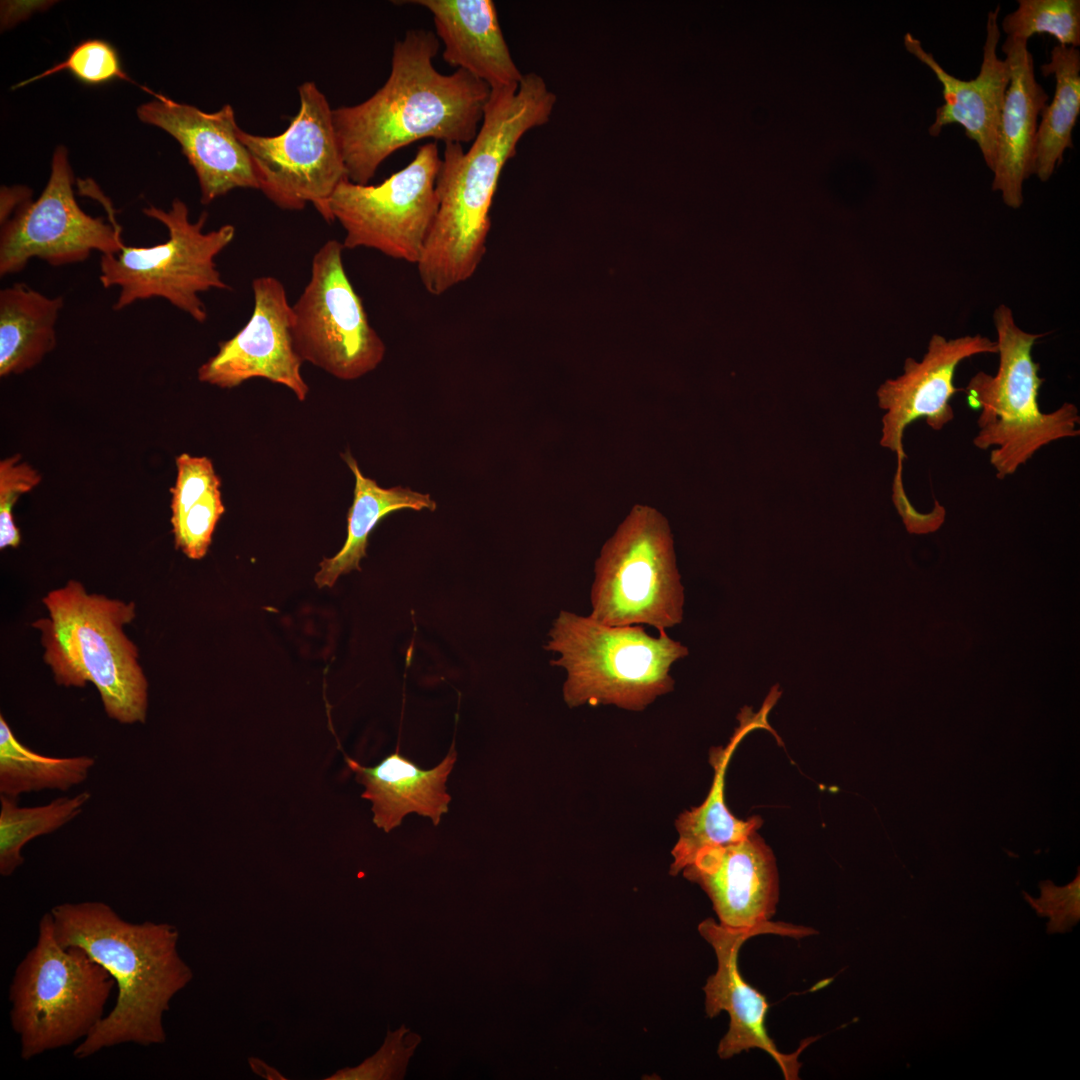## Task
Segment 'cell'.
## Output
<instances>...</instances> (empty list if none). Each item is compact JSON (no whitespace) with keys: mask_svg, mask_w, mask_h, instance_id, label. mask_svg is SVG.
Segmentation results:
<instances>
[{"mask_svg":"<svg viewBox=\"0 0 1080 1080\" xmlns=\"http://www.w3.org/2000/svg\"><path fill=\"white\" fill-rule=\"evenodd\" d=\"M62 296L48 297L24 283L0 291V376L21 374L56 346Z\"/></svg>","mask_w":1080,"mask_h":1080,"instance_id":"cb8c5ba5","label":"cell"},{"mask_svg":"<svg viewBox=\"0 0 1080 1080\" xmlns=\"http://www.w3.org/2000/svg\"><path fill=\"white\" fill-rule=\"evenodd\" d=\"M999 12L998 5L987 15L982 64L979 74L972 80H961L949 74L917 38L910 33L904 37L907 51L925 64L942 85L944 103L936 110L929 134L938 136L947 125H961L966 136L978 145L991 171L995 165L1001 112L1010 81L1008 64L997 54Z\"/></svg>","mask_w":1080,"mask_h":1080,"instance_id":"d6986e66","label":"cell"},{"mask_svg":"<svg viewBox=\"0 0 1080 1080\" xmlns=\"http://www.w3.org/2000/svg\"><path fill=\"white\" fill-rule=\"evenodd\" d=\"M88 791L58 797L48 804L18 806L13 798L0 796V874L12 875L23 862V847L32 839L50 834L76 818L90 800Z\"/></svg>","mask_w":1080,"mask_h":1080,"instance_id":"83f0119b","label":"cell"},{"mask_svg":"<svg viewBox=\"0 0 1080 1080\" xmlns=\"http://www.w3.org/2000/svg\"><path fill=\"white\" fill-rule=\"evenodd\" d=\"M95 759L80 755L49 757L34 752L14 735L0 715V793L15 799L41 790L67 791L84 782Z\"/></svg>","mask_w":1080,"mask_h":1080,"instance_id":"4316f807","label":"cell"},{"mask_svg":"<svg viewBox=\"0 0 1080 1080\" xmlns=\"http://www.w3.org/2000/svg\"><path fill=\"white\" fill-rule=\"evenodd\" d=\"M49 912L58 943L85 950L118 989L114 1007L74 1056L84 1059L123 1043H165L164 1013L193 977L177 950V928L166 922H128L100 901L62 903Z\"/></svg>","mask_w":1080,"mask_h":1080,"instance_id":"3957f363","label":"cell"},{"mask_svg":"<svg viewBox=\"0 0 1080 1080\" xmlns=\"http://www.w3.org/2000/svg\"><path fill=\"white\" fill-rule=\"evenodd\" d=\"M545 646L559 654L550 661L566 670L563 697L569 707L604 704L641 711L673 690L672 665L688 648L641 625L609 626L590 616L562 610Z\"/></svg>","mask_w":1080,"mask_h":1080,"instance_id":"5b68a950","label":"cell"},{"mask_svg":"<svg viewBox=\"0 0 1080 1080\" xmlns=\"http://www.w3.org/2000/svg\"><path fill=\"white\" fill-rule=\"evenodd\" d=\"M252 290L254 308L249 321L219 343L217 353L199 367L198 379L230 389L250 378H265L286 386L303 401L309 387L294 346L293 309L285 287L275 277L262 276L253 280Z\"/></svg>","mask_w":1080,"mask_h":1080,"instance_id":"2e32d148","label":"cell"},{"mask_svg":"<svg viewBox=\"0 0 1080 1080\" xmlns=\"http://www.w3.org/2000/svg\"><path fill=\"white\" fill-rule=\"evenodd\" d=\"M110 973L80 947L61 946L50 912L9 988L10 1022L20 1055L30 1060L86 1038L104 1017L114 988Z\"/></svg>","mask_w":1080,"mask_h":1080,"instance_id":"52a82bcc","label":"cell"},{"mask_svg":"<svg viewBox=\"0 0 1080 1080\" xmlns=\"http://www.w3.org/2000/svg\"><path fill=\"white\" fill-rule=\"evenodd\" d=\"M772 708L773 704L767 700L756 713L750 707H744L738 715L739 727L726 747L711 750L710 763L715 771L713 783L704 802L684 811L676 820L679 839L672 850L674 861L670 874L677 875L693 862L702 849L738 842L762 825L763 820L759 816L742 820L732 815L724 800V780L729 760L746 734L761 728L776 734L768 723V714Z\"/></svg>","mask_w":1080,"mask_h":1080,"instance_id":"603a6c76","label":"cell"},{"mask_svg":"<svg viewBox=\"0 0 1080 1080\" xmlns=\"http://www.w3.org/2000/svg\"><path fill=\"white\" fill-rule=\"evenodd\" d=\"M345 759L356 781L365 787L361 797L372 803L374 824L386 833L400 826L410 813L428 817L437 826L448 812L451 796L446 782L457 759L454 745L431 769L420 768L398 749L374 767Z\"/></svg>","mask_w":1080,"mask_h":1080,"instance_id":"7402d4cb","label":"cell"},{"mask_svg":"<svg viewBox=\"0 0 1080 1080\" xmlns=\"http://www.w3.org/2000/svg\"><path fill=\"white\" fill-rule=\"evenodd\" d=\"M437 142L421 145L412 161L377 185L343 180L329 201L331 220L345 231L343 247L375 249L417 264L438 210Z\"/></svg>","mask_w":1080,"mask_h":1080,"instance_id":"30bf717a","label":"cell"},{"mask_svg":"<svg viewBox=\"0 0 1080 1080\" xmlns=\"http://www.w3.org/2000/svg\"><path fill=\"white\" fill-rule=\"evenodd\" d=\"M555 94L536 73L518 86L490 91L471 146L444 144L436 181L438 210L417 268L426 291L440 296L470 279L486 251L490 209L501 172L530 129L546 124Z\"/></svg>","mask_w":1080,"mask_h":1080,"instance_id":"6da1fadb","label":"cell"},{"mask_svg":"<svg viewBox=\"0 0 1080 1080\" xmlns=\"http://www.w3.org/2000/svg\"><path fill=\"white\" fill-rule=\"evenodd\" d=\"M48 618L33 623L41 632L43 659L65 687L92 683L108 717L121 724L144 723L148 681L138 650L123 627L135 617L134 602L89 594L78 581L50 591Z\"/></svg>","mask_w":1080,"mask_h":1080,"instance_id":"277c9868","label":"cell"},{"mask_svg":"<svg viewBox=\"0 0 1080 1080\" xmlns=\"http://www.w3.org/2000/svg\"><path fill=\"white\" fill-rule=\"evenodd\" d=\"M435 33L409 29L395 42L390 74L371 97L332 110L347 178L367 185L394 152L416 141L471 143L480 128L490 87L456 69L434 66Z\"/></svg>","mask_w":1080,"mask_h":1080,"instance_id":"7a4b0ae2","label":"cell"},{"mask_svg":"<svg viewBox=\"0 0 1080 1080\" xmlns=\"http://www.w3.org/2000/svg\"><path fill=\"white\" fill-rule=\"evenodd\" d=\"M41 481L40 473L20 454L0 462V549L17 547L20 531L14 522L13 508L22 494L34 489Z\"/></svg>","mask_w":1080,"mask_h":1080,"instance_id":"d6a6232c","label":"cell"},{"mask_svg":"<svg viewBox=\"0 0 1080 1080\" xmlns=\"http://www.w3.org/2000/svg\"><path fill=\"white\" fill-rule=\"evenodd\" d=\"M1028 41L1007 36L1001 49L1009 67L1007 87L1000 118L998 145L992 190L1001 193L1010 208L1023 203V183L1033 175V160L1038 117L1049 100L1034 74V61Z\"/></svg>","mask_w":1080,"mask_h":1080,"instance_id":"ffe728a7","label":"cell"},{"mask_svg":"<svg viewBox=\"0 0 1080 1080\" xmlns=\"http://www.w3.org/2000/svg\"><path fill=\"white\" fill-rule=\"evenodd\" d=\"M999 367L995 375L977 372L963 389L970 408L980 410L973 444L990 448L989 462L998 479L1013 475L1042 447L1079 436L1075 404L1063 403L1045 413L1038 403L1043 378L1032 348L1043 334L1019 328L1012 310L1002 304L993 314Z\"/></svg>","mask_w":1080,"mask_h":1080,"instance_id":"8992f818","label":"cell"},{"mask_svg":"<svg viewBox=\"0 0 1080 1080\" xmlns=\"http://www.w3.org/2000/svg\"><path fill=\"white\" fill-rule=\"evenodd\" d=\"M68 150L58 146L51 173L36 201H26L1 224L0 275L23 270L32 258L52 266L85 261L92 251L116 254L124 246L121 228L92 217L78 205L73 191Z\"/></svg>","mask_w":1080,"mask_h":1080,"instance_id":"4fadbf2b","label":"cell"},{"mask_svg":"<svg viewBox=\"0 0 1080 1080\" xmlns=\"http://www.w3.org/2000/svg\"><path fill=\"white\" fill-rule=\"evenodd\" d=\"M997 351L996 341L980 334L954 339L933 334L920 361L907 358L903 374L886 380L878 388V405L885 411L880 444L897 456L892 499L906 529L919 527L926 515L912 505L904 490L902 471L906 454L902 441L905 429L924 418L932 430L941 431L955 416L950 404L952 396L963 390L953 384L959 364L974 355Z\"/></svg>","mask_w":1080,"mask_h":1080,"instance_id":"5bb4252c","label":"cell"},{"mask_svg":"<svg viewBox=\"0 0 1080 1080\" xmlns=\"http://www.w3.org/2000/svg\"><path fill=\"white\" fill-rule=\"evenodd\" d=\"M343 249L328 240L315 253L310 280L292 306V335L303 361L354 380L381 363L385 345L346 274Z\"/></svg>","mask_w":1080,"mask_h":1080,"instance_id":"7c38bea8","label":"cell"},{"mask_svg":"<svg viewBox=\"0 0 1080 1080\" xmlns=\"http://www.w3.org/2000/svg\"><path fill=\"white\" fill-rule=\"evenodd\" d=\"M62 71H68L86 85H101L116 79L132 82L122 68L117 50L109 42L87 39L74 46L63 61L41 74L19 82L13 89Z\"/></svg>","mask_w":1080,"mask_h":1080,"instance_id":"f546056e","label":"cell"},{"mask_svg":"<svg viewBox=\"0 0 1080 1080\" xmlns=\"http://www.w3.org/2000/svg\"><path fill=\"white\" fill-rule=\"evenodd\" d=\"M1010 37L1028 39L1036 33L1053 36L1059 45H1080L1079 0H1019L1018 8L1001 23Z\"/></svg>","mask_w":1080,"mask_h":1080,"instance_id":"f1b7e54d","label":"cell"},{"mask_svg":"<svg viewBox=\"0 0 1080 1080\" xmlns=\"http://www.w3.org/2000/svg\"><path fill=\"white\" fill-rule=\"evenodd\" d=\"M143 213L167 228L168 239L149 247L124 244L116 254L101 255L102 286L119 288L113 309L119 311L136 301L158 297L204 323L208 314L199 294L230 288L215 259L233 241L235 227L225 224L204 232L207 212L192 222L187 205L178 198L168 210L149 205Z\"/></svg>","mask_w":1080,"mask_h":1080,"instance_id":"9c48e42d","label":"cell"},{"mask_svg":"<svg viewBox=\"0 0 1080 1080\" xmlns=\"http://www.w3.org/2000/svg\"><path fill=\"white\" fill-rule=\"evenodd\" d=\"M682 871L707 893L726 927L765 929L796 939L816 933L770 921L779 897L778 871L772 850L756 831L738 842L702 849Z\"/></svg>","mask_w":1080,"mask_h":1080,"instance_id":"9a60e30c","label":"cell"},{"mask_svg":"<svg viewBox=\"0 0 1080 1080\" xmlns=\"http://www.w3.org/2000/svg\"><path fill=\"white\" fill-rule=\"evenodd\" d=\"M220 486L211 488L172 528L176 548L190 559L206 555L215 526L225 511Z\"/></svg>","mask_w":1080,"mask_h":1080,"instance_id":"1f68e13d","label":"cell"},{"mask_svg":"<svg viewBox=\"0 0 1080 1080\" xmlns=\"http://www.w3.org/2000/svg\"><path fill=\"white\" fill-rule=\"evenodd\" d=\"M421 1038L402 1025L395 1031L388 1030L380 1049L360 1065L344 1068L328 1077V1080H394L405 1076L409 1059Z\"/></svg>","mask_w":1080,"mask_h":1080,"instance_id":"4dcf8cb0","label":"cell"},{"mask_svg":"<svg viewBox=\"0 0 1080 1080\" xmlns=\"http://www.w3.org/2000/svg\"><path fill=\"white\" fill-rule=\"evenodd\" d=\"M137 108L140 121L160 128L180 145L197 176L201 203L207 205L238 188L259 190L251 157L238 137L230 104L208 113L161 93Z\"/></svg>","mask_w":1080,"mask_h":1080,"instance_id":"e0dca14e","label":"cell"},{"mask_svg":"<svg viewBox=\"0 0 1080 1080\" xmlns=\"http://www.w3.org/2000/svg\"><path fill=\"white\" fill-rule=\"evenodd\" d=\"M698 931L712 946L717 958V970L704 986L706 1014L712 1018L725 1011L730 1018L728 1031L718 1045L719 1057L728 1059L758 1048L773 1058L785 1079H798L801 1067L798 1056L817 1037L805 1039L794 1053L779 1051L765 1026L769 1004L763 994L744 980L738 965L742 945L751 937L769 932L765 929H733L711 918L702 921Z\"/></svg>","mask_w":1080,"mask_h":1080,"instance_id":"ac0fdd59","label":"cell"},{"mask_svg":"<svg viewBox=\"0 0 1080 1080\" xmlns=\"http://www.w3.org/2000/svg\"><path fill=\"white\" fill-rule=\"evenodd\" d=\"M342 457L355 477L354 499L348 511L347 537L343 547L332 558L323 559L315 576L320 588L332 587L342 574L360 570L369 535L386 515L402 509H436V502L429 494L401 486L380 487L375 480L361 473L357 461L349 452Z\"/></svg>","mask_w":1080,"mask_h":1080,"instance_id":"d4e9b609","label":"cell"},{"mask_svg":"<svg viewBox=\"0 0 1080 1080\" xmlns=\"http://www.w3.org/2000/svg\"><path fill=\"white\" fill-rule=\"evenodd\" d=\"M1036 905L1048 911L1076 912L1079 908V876L1068 886L1056 887L1051 883L1042 884V897Z\"/></svg>","mask_w":1080,"mask_h":1080,"instance_id":"e575fe53","label":"cell"},{"mask_svg":"<svg viewBox=\"0 0 1080 1080\" xmlns=\"http://www.w3.org/2000/svg\"><path fill=\"white\" fill-rule=\"evenodd\" d=\"M176 467V482L170 489L172 528L211 488L221 485L208 457L182 453L176 457Z\"/></svg>","mask_w":1080,"mask_h":1080,"instance_id":"836d02e7","label":"cell"},{"mask_svg":"<svg viewBox=\"0 0 1080 1080\" xmlns=\"http://www.w3.org/2000/svg\"><path fill=\"white\" fill-rule=\"evenodd\" d=\"M433 17L443 60L486 83L490 90L518 86L523 75L504 38L491 0H413Z\"/></svg>","mask_w":1080,"mask_h":1080,"instance_id":"44dd1931","label":"cell"},{"mask_svg":"<svg viewBox=\"0 0 1080 1080\" xmlns=\"http://www.w3.org/2000/svg\"><path fill=\"white\" fill-rule=\"evenodd\" d=\"M1040 70L1056 82L1054 98L1041 113L1033 160V174L1046 182L1062 163L1064 151L1073 147L1072 131L1080 113V52L1058 44Z\"/></svg>","mask_w":1080,"mask_h":1080,"instance_id":"484cf974","label":"cell"},{"mask_svg":"<svg viewBox=\"0 0 1080 1080\" xmlns=\"http://www.w3.org/2000/svg\"><path fill=\"white\" fill-rule=\"evenodd\" d=\"M590 592L592 619L609 626L646 624L658 632L683 620L684 587L667 519L636 504L603 545Z\"/></svg>","mask_w":1080,"mask_h":1080,"instance_id":"ba28073f","label":"cell"},{"mask_svg":"<svg viewBox=\"0 0 1080 1080\" xmlns=\"http://www.w3.org/2000/svg\"><path fill=\"white\" fill-rule=\"evenodd\" d=\"M298 93L299 110L281 134L260 136L239 128L238 137L267 199L284 210H301L311 203L330 223V198L347 178L333 109L312 81L299 85Z\"/></svg>","mask_w":1080,"mask_h":1080,"instance_id":"8fae6325","label":"cell"}]
</instances>
